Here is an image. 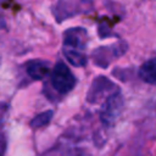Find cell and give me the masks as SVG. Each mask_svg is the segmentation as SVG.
I'll return each mask as SVG.
<instances>
[{"instance_id":"8992f818","label":"cell","mask_w":156,"mask_h":156,"mask_svg":"<svg viewBox=\"0 0 156 156\" xmlns=\"http://www.w3.org/2000/svg\"><path fill=\"white\" fill-rule=\"evenodd\" d=\"M124 50H126V46L122 44H115L108 48H100L93 52V60L95 65L100 67H106L110 65V62L113 58L123 54Z\"/></svg>"},{"instance_id":"3957f363","label":"cell","mask_w":156,"mask_h":156,"mask_svg":"<svg viewBox=\"0 0 156 156\" xmlns=\"http://www.w3.org/2000/svg\"><path fill=\"white\" fill-rule=\"evenodd\" d=\"M93 6V0H57L55 16L57 21L88 12Z\"/></svg>"},{"instance_id":"277c9868","label":"cell","mask_w":156,"mask_h":156,"mask_svg":"<svg viewBox=\"0 0 156 156\" xmlns=\"http://www.w3.org/2000/svg\"><path fill=\"white\" fill-rule=\"evenodd\" d=\"M123 110V98L119 90L111 93L100 110V119L105 126H111Z\"/></svg>"},{"instance_id":"5b68a950","label":"cell","mask_w":156,"mask_h":156,"mask_svg":"<svg viewBox=\"0 0 156 156\" xmlns=\"http://www.w3.org/2000/svg\"><path fill=\"white\" fill-rule=\"evenodd\" d=\"M116 90H118L117 85H115L106 77L99 76L93 80V83L88 90V94H87V100L90 104H95L96 101L102 99L106 94H108V93L111 94L112 91H116Z\"/></svg>"},{"instance_id":"ba28073f","label":"cell","mask_w":156,"mask_h":156,"mask_svg":"<svg viewBox=\"0 0 156 156\" xmlns=\"http://www.w3.org/2000/svg\"><path fill=\"white\" fill-rule=\"evenodd\" d=\"M138 76L143 82L151 85H156V57L145 61L140 66Z\"/></svg>"},{"instance_id":"7a4b0ae2","label":"cell","mask_w":156,"mask_h":156,"mask_svg":"<svg viewBox=\"0 0 156 156\" xmlns=\"http://www.w3.org/2000/svg\"><path fill=\"white\" fill-rule=\"evenodd\" d=\"M76 77L63 62H57L51 72L52 88L60 94H67L76 87Z\"/></svg>"},{"instance_id":"6da1fadb","label":"cell","mask_w":156,"mask_h":156,"mask_svg":"<svg viewBox=\"0 0 156 156\" xmlns=\"http://www.w3.org/2000/svg\"><path fill=\"white\" fill-rule=\"evenodd\" d=\"M88 34L84 28L74 27L69 28L63 33L62 51L67 61L76 66L83 67L87 63L85 48H87Z\"/></svg>"},{"instance_id":"8fae6325","label":"cell","mask_w":156,"mask_h":156,"mask_svg":"<svg viewBox=\"0 0 156 156\" xmlns=\"http://www.w3.org/2000/svg\"><path fill=\"white\" fill-rule=\"evenodd\" d=\"M5 28H6V21H5V18L0 11V29H5Z\"/></svg>"},{"instance_id":"9c48e42d","label":"cell","mask_w":156,"mask_h":156,"mask_svg":"<svg viewBox=\"0 0 156 156\" xmlns=\"http://www.w3.org/2000/svg\"><path fill=\"white\" fill-rule=\"evenodd\" d=\"M52 116H54V112H52L51 110L44 111V112L37 115V116L30 121V127H32V128H35V129L44 127V126L49 124V122L51 121Z\"/></svg>"},{"instance_id":"52a82bcc","label":"cell","mask_w":156,"mask_h":156,"mask_svg":"<svg viewBox=\"0 0 156 156\" xmlns=\"http://www.w3.org/2000/svg\"><path fill=\"white\" fill-rule=\"evenodd\" d=\"M50 66L48 61L44 60H32L27 63V73L35 80H40L48 76Z\"/></svg>"},{"instance_id":"7c38bea8","label":"cell","mask_w":156,"mask_h":156,"mask_svg":"<svg viewBox=\"0 0 156 156\" xmlns=\"http://www.w3.org/2000/svg\"><path fill=\"white\" fill-rule=\"evenodd\" d=\"M0 156H2V155H1V154H0Z\"/></svg>"},{"instance_id":"30bf717a","label":"cell","mask_w":156,"mask_h":156,"mask_svg":"<svg viewBox=\"0 0 156 156\" xmlns=\"http://www.w3.org/2000/svg\"><path fill=\"white\" fill-rule=\"evenodd\" d=\"M6 110H7V106L4 104H0V121L4 119V117L6 115Z\"/></svg>"}]
</instances>
